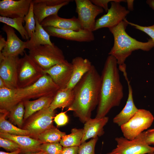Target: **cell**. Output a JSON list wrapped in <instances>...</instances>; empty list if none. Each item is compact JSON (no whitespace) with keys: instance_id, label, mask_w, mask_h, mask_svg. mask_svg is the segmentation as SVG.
<instances>
[{"instance_id":"6da1fadb","label":"cell","mask_w":154,"mask_h":154,"mask_svg":"<svg viewBox=\"0 0 154 154\" xmlns=\"http://www.w3.org/2000/svg\"><path fill=\"white\" fill-rule=\"evenodd\" d=\"M101 83V76L92 65L73 89L74 100L67 111H73L83 123L91 118L98 105Z\"/></svg>"},{"instance_id":"7a4b0ae2","label":"cell","mask_w":154,"mask_h":154,"mask_svg":"<svg viewBox=\"0 0 154 154\" xmlns=\"http://www.w3.org/2000/svg\"><path fill=\"white\" fill-rule=\"evenodd\" d=\"M116 58L109 55L102 74L99 100L96 117L106 116L113 108L119 106L123 97V88L120 79Z\"/></svg>"},{"instance_id":"3957f363","label":"cell","mask_w":154,"mask_h":154,"mask_svg":"<svg viewBox=\"0 0 154 154\" xmlns=\"http://www.w3.org/2000/svg\"><path fill=\"white\" fill-rule=\"evenodd\" d=\"M128 24L126 18L117 26L109 29L114 38V44L108 54L116 59L118 66L125 64L126 58L136 50L148 51L154 47V42L150 38L145 42L138 41L129 36L125 29Z\"/></svg>"},{"instance_id":"277c9868","label":"cell","mask_w":154,"mask_h":154,"mask_svg":"<svg viewBox=\"0 0 154 154\" xmlns=\"http://www.w3.org/2000/svg\"><path fill=\"white\" fill-rule=\"evenodd\" d=\"M48 75L44 74L31 85L17 88L15 96L17 104L20 101L43 96H54L60 89Z\"/></svg>"},{"instance_id":"5b68a950","label":"cell","mask_w":154,"mask_h":154,"mask_svg":"<svg viewBox=\"0 0 154 154\" xmlns=\"http://www.w3.org/2000/svg\"><path fill=\"white\" fill-rule=\"evenodd\" d=\"M28 54L43 70L66 60L62 50L54 43L39 46L29 50Z\"/></svg>"},{"instance_id":"8992f818","label":"cell","mask_w":154,"mask_h":154,"mask_svg":"<svg viewBox=\"0 0 154 154\" xmlns=\"http://www.w3.org/2000/svg\"><path fill=\"white\" fill-rule=\"evenodd\" d=\"M44 74L43 70L25 52L24 56L20 58L18 65L17 88L31 85Z\"/></svg>"},{"instance_id":"52a82bcc","label":"cell","mask_w":154,"mask_h":154,"mask_svg":"<svg viewBox=\"0 0 154 154\" xmlns=\"http://www.w3.org/2000/svg\"><path fill=\"white\" fill-rule=\"evenodd\" d=\"M154 119L149 111L139 109L129 121L120 127L124 137L129 140H134L151 126Z\"/></svg>"},{"instance_id":"ba28073f","label":"cell","mask_w":154,"mask_h":154,"mask_svg":"<svg viewBox=\"0 0 154 154\" xmlns=\"http://www.w3.org/2000/svg\"><path fill=\"white\" fill-rule=\"evenodd\" d=\"M54 116V110L50 107L44 108L30 116L23 129L29 131L30 137L36 139L39 134L54 127L53 119Z\"/></svg>"},{"instance_id":"9c48e42d","label":"cell","mask_w":154,"mask_h":154,"mask_svg":"<svg viewBox=\"0 0 154 154\" xmlns=\"http://www.w3.org/2000/svg\"><path fill=\"white\" fill-rule=\"evenodd\" d=\"M78 19L83 29L93 32L94 31L95 19L102 13V8L93 4L89 0H75Z\"/></svg>"},{"instance_id":"30bf717a","label":"cell","mask_w":154,"mask_h":154,"mask_svg":"<svg viewBox=\"0 0 154 154\" xmlns=\"http://www.w3.org/2000/svg\"><path fill=\"white\" fill-rule=\"evenodd\" d=\"M121 2H126V0H115L111 2L107 13L96 21L94 31L103 28L113 27L125 19L129 11L121 5Z\"/></svg>"},{"instance_id":"8fae6325","label":"cell","mask_w":154,"mask_h":154,"mask_svg":"<svg viewBox=\"0 0 154 154\" xmlns=\"http://www.w3.org/2000/svg\"><path fill=\"white\" fill-rule=\"evenodd\" d=\"M115 140L116 147L106 154H151L154 152V147L135 139L129 140L121 137H116Z\"/></svg>"},{"instance_id":"7c38bea8","label":"cell","mask_w":154,"mask_h":154,"mask_svg":"<svg viewBox=\"0 0 154 154\" xmlns=\"http://www.w3.org/2000/svg\"><path fill=\"white\" fill-rule=\"evenodd\" d=\"M70 0H33V11L35 17L40 24L47 17L58 14L62 7L68 4Z\"/></svg>"},{"instance_id":"4fadbf2b","label":"cell","mask_w":154,"mask_h":154,"mask_svg":"<svg viewBox=\"0 0 154 154\" xmlns=\"http://www.w3.org/2000/svg\"><path fill=\"white\" fill-rule=\"evenodd\" d=\"M19 56L5 57L0 52V78L9 88H17Z\"/></svg>"},{"instance_id":"5bb4252c","label":"cell","mask_w":154,"mask_h":154,"mask_svg":"<svg viewBox=\"0 0 154 154\" xmlns=\"http://www.w3.org/2000/svg\"><path fill=\"white\" fill-rule=\"evenodd\" d=\"M32 0L0 1V16L9 18H24L28 13Z\"/></svg>"},{"instance_id":"9a60e30c","label":"cell","mask_w":154,"mask_h":154,"mask_svg":"<svg viewBox=\"0 0 154 154\" xmlns=\"http://www.w3.org/2000/svg\"><path fill=\"white\" fill-rule=\"evenodd\" d=\"M1 29L6 34L7 43L1 52L5 57L17 56L23 54L26 48V42L20 39L16 34L13 28L4 24Z\"/></svg>"},{"instance_id":"2e32d148","label":"cell","mask_w":154,"mask_h":154,"mask_svg":"<svg viewBox=\"0 0 154 154\" xmlns=\"http://www.w3.org/2000/svg\"><path fill=\"white\" fill-rule=\"evenodd\" d=\"M50 36L67 40L79 42H89L94 39L93 32L84 29L78 31L59 29L51 27H43Z\"/></svg>"},{"instance_id":"e0dca14e","label":"cell","mask_w":154,"mask_h":154,"mask_svg":"<svg viewBox=\"0 0 154 154\" xmlns=\"http://www.w3.org/2000/svg\"><path fill=\"white\" fill-rule=\"evenodd\" d=\"M72 70L71 63L66 60L47 70H43V72L44 74L50 76L60 89H63L66 88L70 81Z\"/></svg>"},{"instance_id":"ac0fdd59","label":"cell","mask_w":154,"mask_h":154,"mask_svg":"<svg viewBox=\"0 0 154 154\" xmlns=\"http://www.w3.org/2000/svg\"><path fill=\"white\" fill-rule=\"evenodd\" d=\"M123 76L128 84V98L124 108L113 119V122L120 127L129 121L139 110L134 102L132 89L128 80L127 74H125Z\"/></svg>"},{"instance_id":"d6986e66","label":"cell","mask_w":154,"mask_h":154,"mask_svg":"<svg viewBox=\"0 0 154 154\" xmlns=\"http://www.w3.org/2000/svg\"><path fill=\"white\" fill-rule=\"evenodd\" d=\"M71 63L72 68V74L66 88L73 90L83 76L91 69L93 65L88 59L80 56L73 58Z\"/></svg>"},{"instance_id":"ffe728a7","label":"cell","mask_w":154,"mask_h":154,"mask_svg":"<svg viewBox=\"0 0 154 154\" xmlns=\"http://www.w3.org/2000/svg\"><path fill=\"white\" fill-rule=\"evenodd\" d=\"M109 117L105 116L99 118H90L84 123L83 128V136L81 144L88 139L100 137L104 133V127L107 123Z\"/></svg>"},{"instance_id":"44dd1931","label":"cell","mask_w":154,"mask_h":154,"mask_svg":"<svg viewBox=\"0 0 154 154\" xmlns=\"http://www.w3.org/2000/svg\"><path fill=\"white\" fill-rule=\"evenodd\" d=\"M40 24L43 27H51L59 29L76 31L83 29L78 18L74 17L70 19L64 18L59 16L58 14L47 17Z\"/></svg>"},{"instance_id":"7402d4cb","label":"cell","mask_w":154,"mask_h":154,"mask_svg":"<svg viewBox=\"0 0 154 154\" xmlns=\"http://www.w3.org/2000/svg\"><path fill=\"white\" fill-rule=\"evenodd\" d=\"M0 137L14 141L20 146L22 152L27 153L39 151V147L41 144L38 140L29 136L15 135L0 133Z\"/></svg>"},{"instance_id":"603a6c76","label":"cell","mask_w":154,"mask_h":154,"mask_svg":"<svg viewBox=\"0 0 154 154\" xmlns=\"http://www.w3.org/2000/svg\"><path fill=\"white\" fill-rule=\"evenodd\" d=\"M36 28L29 40L26 41V48L29 50L39 46L46 44L52 45L50 36L35 18Z\"/></svg>"},{"instance_id":"cb8c5ba5","label":"cell","mask_w":154,"mask_h":154,"mask_svg":"<svg viewBox=\"0 0 154 154\" xmlns=\"http://www.w3.org/2000/svg\"><path fill=\"white\" fill-rule=\"evenodd\" d=\"M54 97V96H43L35 100L23 101L25 110L24 119H27L44 108L50 107Z\"/></svg>"},{"instance_id":"d4e9b609","label":"cell","mask_w":154,"mask_h":154,"mask_svg":"<svg viewBox=\"0 0 154 154\" xmlns=\"http://www.w3.org/2000/svg\"><path fill=\"white\" fill-rule=\"evenodd\" d=\"M74 98L73 89H60L54 96L50 107L54 110L58 108H68L73 103Z\"/></svg>"},{"instance_id":"484cf974","label":"cell","mask_w":154,"mask_h":154,"mask_svg":"<svg viewBox=\"0 0 154 154\" xmlns=\"http://www.w3.org/2000/svg\"><path fill=\"white\" fill-rule=\"evenodd\" d=\"M0 133L30 137L29 131L16 127L5 119L9 114V111L0 110Z\"/></svg>"},{"instance_id":"4316f807","label":"cell","mask_w":154,"mask_h":154,"mask_svg":"<svg viewBox=\"0 0 154 154\" xmlns=\"http://www.w3.org/2000/svg\"><path fill=\"white\" fill-rule=\"evenodd\" d=\"M16 89L0 88V110L9 111L17 104L15 99Z\"/></svg>"},{"instance_id":"83f0119b","label":"cell","mask_w":154,"mask_h":154,"mask_svg":"<svg viewBox=\"0 0 154 154\" xmlns=\"http://www.w3.org/2000/svg\"><path fill=\"white\" fill-rule=\"evenodd\" d=\"M71 133L62 137L59 143L64 147L79 146L83 136V129L73 128Z\"/></svg>"},{"instance_id":"f1b7e54d","label":"cell","mask_w":154,"mask_h":154,"mask_svg":"<svg viewBox=\"0 0 154 154\" xmlns=\"http://www.w3.org/2000/svg\"><path fill=\"white\" fill-rule=\"evenodd\" d=\"M65 133L60 131L54 126L48 129L39 134L36 139L41 144L59 142Z\"/></svg>"},{"instance_id":"f546056e","label":"cell","mask_w":154,"mask_h":154,"mask_svg":"<svg viewBox=\"0 0 154 154\" xmlns=\"http://www.w3.org/2000/svg\"><path fill=\"white\" fill-rule=\"evenodd\" d=\"M0 22L16 30L23 39L27 40L29 39L28 33L23 25L24 22L23 18H11L0 16Z\"/></svg>"},{"instance_id":"4dcf8cb0","label":"cell","mask_w":154,"mask_h":154,"mask_svg":"<svg viewBox=\"0 0 154 154\" xmlns=\"http://www.w3.org/2000/svg\"><path fill=\"white\" fill-rule=\"evenodd\" d=\"M25 112L23 101H21L14 106L9 111L10 119L19 127L21 128Z\"/></svg>"},{"instance_id":"1f68e13d","label":"cell","mask_w":154,"mask_h":154,"mask_svg":"<svg viewBox=\"0 0 154 154\" xmlns=\"http://www.w3.org/2000/svg\"><path fill=\"white\" fill-rule=\"evenodd\" d=\"M25 22V28L30 38L36 28V21L33 11L32 0L31 3L29 11L28 13L23 18Z\"/></svg>"},{"instance_id":"d6a6232c","label":"cell","mask_w":154,"mask_h":154,"mask_svg":"<svg viewBox=\"0 0 154 154\" xmlns=\"http://www.w3.org/2000/svg\"><path fill=\"white\" fill-rule=\"evenodd\" d=\"M62 148L59 142L46 143L40 145L39 150L44 154H60Z\"/></svg>"},{"instance_id":"836d02e7","label":"cell","mask_w":154,"mask_h":154,"mask_svg":"<svg viewBox=\"0 0 154 154\" xmlns=\"http://www.w3.org/2000/svg\"><path fill=\"white\" fill-rule=\"evenodd\" d=\"M98 137L82 143L79 146L78 154H95V149Z\"/></svg>"},{"instance_id":"e575fe53","label":"cell","mask_w":154,"mask_h":154,"mask_svg":"<svg viewBox=\"0 0 154 154\" xmlns=\"http://www.w3.org/2000/svg\"><path fill=\"white\" fill-rule=\"evenodd\" d=\"M135 139L148 145L154 144V128L142 132Z\"/></svg>"},{"instance_id":"d590c367","label":"cell","mask_w":154,"mask_h":154,"mask_svg":"<svg viewBox=\"0 0 154 154\" xmlns=\"http://www.w3.org/2000/svg\"><path fill=\"white\" fill-rule=\"evenodd\" d=\"M0 147L10 152L21 149L20 146L14 141L1 137H0Z\"/></svg>"},{"instance_id":"8d00e7d4","label":"cell","mask_w":154,"mask_h":154,"mask_svg":"<svg viewBox=\"0 0 154 154\" xmlns=\"http://www.w3.org/2000/svg\"><path fill=\"white\" fill-rule=\"evenodd\" d=\"M126 21L128 24L133 26L137 29L140 30L147 34L151 38L154 42V24L149 26H140L128 21L126 19Z\"/></svg>"},{"instance_id":"74e56055","label":"cell","mask_w":154,"mask_h":154,"mask_svg":"<svg viewBox=\"0 0 154 154\" xmlns=\"http://www.w3.org/2000/svg\"><path fill=\"white\" fill-rule=\"evenodd\" d=\"M66 112H61L54 116V121L57 125H64L68 122V118Z\"/></svg>"},{"instance_id":"f35d334b","label":"cell","mask_w":154,"mask_h":154,"mask_svg":"<svg viewBox=\"0 0 154 154\" xmlns=\"http://www.w3.org/2000/svg\"><path fill=\"white\" fill-rule=\"evenodd\" d=\"M115 0H91V2L94 5L104 9L107 12L108 10V4L110 2Z\"/></svg>"},{"instance_id":"ab89813d","label":"cell","mask_w":154,"mask_h":154,"mask_svg":"<svg viewBox=\"0 0 154 154\" xmlns=\"http://www.w3.org/2000/svg\"><path fill=\"white\" fill-rule=\"evenodd\" d=\"M79 146L63 147L60 154H78Z\"/></svg>"},{"instance_id":"60d3db41","label":"cell","mask_w":154,"mask_h":154,"mask_svg":"<svg viewBox=\"0 0 154 154\" xmlns=\"http://www.w3.org/2000/svg\"><path fill=\"white\" fill-rule=\"evenodd\" d=\"M7 41L1 35H0V52H1L5 46Z\"/></svg>"},{"instance_id":"b9f144b4","label":"cell","mask_w":154,"mask_h":154,"mask_svg":"<svg viewBox=\"0 0 154 154\" xmlns=\"http://www.w3.org/2000/svg\"><path fill=\"white\" fill-rule=\"evenodd\" d=\"M134 0H126V2H127V7L128 10L129 11H133V3Z\"/></svg>"},{"instance_id":"7bdbcfd3","label":"cell","mask_w":154,"mask_h":154,"mask_svg":"<svg viewBox=\"0 0 154 154\" xmlns=\"http://www.w3.org/2000/svg\"><path fill=\"white\" fill-rule=\"evenodd\" d=\"M22 152V150L21 149H20L17 151L11 152H7L3 151H0V154H19Z\"/></svg>"},{"instance_id":"ee69618b","label":"cell","mask_w":154,"mask_h":154,"mask_svg":"<svg viewBox=\"0 0 154 154\" xmlns=\"http://www.w3.org/2000/svg\"><path fill=\"white\" fill-rule=\"evenodd\" d=\"M146 2L150 7L154 10V0H148Z\"/></svg>"},{"instance_id":"f6af8a7d","label":"cell","mask_w":154,"mask_h":154,"mask_svg":"<svg viewBox=\"0 0 154 154\" xmlns=\"http://www.w3.org/2000/svg\"><path fill=\"white\" fill-rule=\"evenodd\" d=\"M8 88L5 82L0 78V88Z\"/></svg>"},{"instance_id":"bcb514c9","label":"cell","mask_w":154,"mask_h":154,"mask_svg":"<svg viewBox=\"0 0 154 154\" xmlns=\"http://www.w3.org/2000/svg\"><path fill=\"white\" fill-rule=\"evenodd\" d=\"M25 154H44L42 151H39L37 152L27 153Z\"/></svg>"},{"instance_id":"7dc6e473","label":"cell","mask_w":154,"mask_h":154,"mask_svg":"<svg viewBox=\"0 0 154 154\" xmlns=\"http://www.w3.org/2000/svg\"><path fill=\"white\" fill-rule=\"evenodd\" d=\"M151 154H154V152L153 153H152Z\"/></svg>"}]
</instances>
